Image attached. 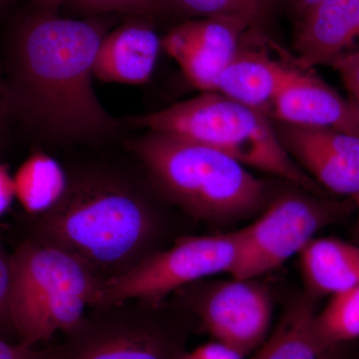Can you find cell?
I'll use <instances>...</instances> for the list:
<instances>
[{"instance_id":"obj_31","label":"cell","mask_w":359,"mask_h":359,"mask_svg":"<svg viewBox=\"0 0 359 359\" xmlns=\"http://www.w3.org/2000/svg\"><path fill=\"white\" fill-rule=\"evenodd\" d=\"M358 242H359V238H358Z\"/></svg>"},{"instance_id":"obj_28","label":"cell","mask_w":359,"mask_h":359,"mask_svg":"<svg viewBox=\"0 0 359 359\" xmlns=\"http://www.w3.org/2000/svg\"><path fill=\"white\" fill-rule=\"evenodd\" d=\"M9 117H11V114L7 100L6 79L2 77L0 72V134L6 125L7 118Z\"/></svg>"},{"instance_id":"obj_27","label":"cell","mask_w":359,"mask_h":359,"mask_svg":"<svg viewBox=\"0 0 359 359\" xmlns=\"http://www.w3.org/2000/svg\"><path fill=\"white\" fill-rule=\"evenodd\" d=\"M320 1L321 0H282V6L287 7L295 22Z\"/></svg>"},{"instance_id":"obj_24","label":"cell","mask_w":359,"mask_h":359,"mask_svg":"<svg viewBox=\"0 0 359 359\" xmlns=\"http://www.w3.org/2000/svg\"><path fill=\"white\" fill-rule=\"evenodd\" d=\"M51 346L39 348L0 337V359H50Z\"/></svg>"},{"instance_id":"obj_2","label":"cell","mask_w":359,"mask_h":359,"mask_svg":"<svg viewBox=\"0 0 359 359\" xmlns=\"http://www.w3.org/2000/svg\"><path fill=\"white\" fill-rule=\"evenodd\" d=\"M107 26L61 18L39 8L16 25L7 55V100L16 117L45 140L89 143L119 122L94 91V63Z\"/></svg>"},{"instance_id":"obj_1","label":"cell","mask_w":359,"mask_h":359,"mask_svg":"<svg viewBox=\"0 0 359 359\" xmlns=\"http://www.w3.org/2000/svg\"><path fill=\"white\" fill-rule=\"evenodd\" d=\"M66 172L57 204L35 216L23 214V238L76 257L105 287L174 243L165 209L171 205L139 163L136 169L95 161Z\"/></svg>"},{"instance_id":"obj_6","label":"cell","mask_w":359,"mask_h":359,"mask_svg":"<svg viewBox=\"0 0 359 359\" xmlns=\"http://www.w3.org/2000/svg\"><path fill=\"white\" fill-rule=\"evenodd\" d=\"M191 318L174 306L130 299L90 309L50 359H178Z\"/></svg>"},{"instance_id":"obj_20","label":"cell","mask_w":359,"mask_h":359,"mask_svg":"<svg viewBox=\"0 0 359 359\" xmlns=\"http://www.w3.org/2000/svg\"><path fill=\"white\" fill-rule=\"evenodd\" d=\"M80 11L87 13H120L152 18L168 8V0H74Z\"/></svg>"},{"instance_id":"obj_13","label":"cell","mask_w":359,"mask_h":359,"mask_svg":"<svg viewBox=\"0 0 359 359\" xmlns=\"http://www.w3.org/2000/svg\"><path fill=\"white\" fill-rule=\"evenodd\" d=\"M162 47V39L149 23H125L104 37L97 51L94 77L108 83H147Z\"/></svg>"},{"instance_id":"obj_12","label":"cell","mask_w":359,"mask_h":359,"mask_svg":"<svg viewBox=\"0 0 359 359\" xmlns=\"http://www.w3.org/2000/svg\"><path fill=\"white\" fill-rule=\"evenodd\" d=\"M297 65L306 69L332 65L359 49V0H321L294 22Z\"/></svg>"},{"instance_id":"obj_8","label":"cell","mask_w":359,"mask_h":359,"mask_svg":"<svg viewBox=\"0 0 359 359\" xmlns=\"http://www.w3.org/2000/svg\"><path fill=\"white\" fill-rule=\"evenodd\" d=\"M351 202L287 195L271 203L254 224L238 230V259L231 278L252 280L299 255L330 224L348 216Z\"/></svg>"},{"instance_id":"obj_3","label":"cell","mask_w":359,"mask_h":359,"mask_svg":"<svg viewBox=\"0 0 359 359\" xmlns=\"http://www.w3.org/2000/svg\"><path fill=\"white\" fill-rule=\"evenodd\" d=\"M127 150L161 197L197 221H241L266 207L268 188L237 160L174 135L147 131Z\"/></svg>"},{"instance_id":"obj_23","label":"cell","mask_w":359,"mask_h":359,"mask_svg":"<svg viewBox=\"0 0 359 359\" xmlns=\"http://www.w3.org/2000/svg\"><path fill=\"white\" fill-rule=\"evenodd\" d=\"M339 73L349 94V102L359 118V49L341 56L330 65Z\"/></svg>"},{"instance_id":"obj_22","label":"cell","mask_w":359,"mask_h":359,"mask_svg":"<svg viewBox=\"0 0 359 359\" xmlns=\"http://www.w3.org/2000/svg\"><path fill=\"white\" fill-rule=\"evenodd\" d=\"M309 128V127H308ZM339 159L359 170V136L327 128H309Z\"/></svg>"},{"instance_id":"obj_11","label":"cell","mask_w":359,"mask_h":359,"mask_svg":"<svg viewBox=\"0 0 359 359\" xmlns=\"http://www.w3.org/2000/svg\"><path fill=\"white\" fill-rule=\"evenodd\" d=\"M268 41L266 32L250 29L242 46L222 70L215 92L271 119L290 58L273 57L266 48Z\"/></svg>"},{"instance_id":"obj_9","label":"cell","mask_w":359,"mask_h":359,"mask_svg":"<svg viewBox=\"0 0 359 359\" xmlns=\"http://www.w3.org/2000/svg\"><path fill=\"white\" fill-rule=\"evenodd\" d=\"M176 308L197 320L205 332L243 356L264 344L273 316L266 287L252 280H208L175 292Z\"/></svg>"},{"instance_id":"obj_14","label":"cell","mask_w":359,"mask_h":359,"mask_svg":"<svg viewBox=\"0 0 359 359\" xmlns=\"http://www.w3.org/2000/svg\"><path fill=\"white\" fill-rule=\"evenodd\" d=\"M314 302L306 294L290 304L252 359H351V346L327 344L318 335Z\"/></svg>"},{"instance_id":"obj_25","label":"cell","mask_w":359,"mask_h":359,"mask_svg":"<svg viewBox=\"0 0 359 359\" xmlns=\"http://www.w3.org/2000/svg\"><path fill=\"white\" fill-rule=\"evenodd\" d=\"M178 359H244L242 354L219 341L197 347L192 351H185Z\"/></svg>"},{"instance_id":"obj_10","label":"cell","mask_w":359,"mask_h":359,"mask_svg":"<svg viewBox=\"0 0 359 359\" xmlns=\"http://www.w3.org/2000/svg\"><path fill=\"white\" fill-rule=\"evenodd\" d=\"M273 121L358 135L359 118L348 100L290 59L273 104Z\"/></svg>"},{"instance_id":"obj_19","label":"cell","mask_w":359,"mask_h":359,"mask_svg":"<svg viewBox=\"0 0 359 359\" xmlns=\"http://www.w3.org/2000/svg\"><path fill=\"white\" fill-rule=\"evenodd\" d=\"M314 325L325 342L335 346H351L359 339V285L332 295Z\"/></svg>"},{"instance_id":"obj_7","label":"cell","mask_w":359,"mask_h":359,"mask_svg":"<svg viewBox=\"0 0 359 359\" xmlns=\"http://www.w3.org/2000/svg\"><path fill=\"white\" fill-rule=\"evenodd\" d=\"M238 231L224 235L181 236L166 249L106 285L95 306L130 299L161 304L187 285L219 273H231L238 259Z\"/></svg>"},{"instance_id":"obj_4","label":"cell","mask_w":359,"mask_h":359,"mask_svg":"<svg viewBox=\"0 0 359 359\" xmlns=\"http://www.w3.org/2000/svg\"><path fill=\"white\" fill-rule=\"evenodd\" d=\"M147 131L174 135L216 149L247 168L280 177L311 194L323 188L285 151L273 120L216 92L130 120Z\"/></svg>"},{"instance_id":"obj_17","label":"cell","mask_w":359,"mask_h":359,"mask_svg":"<svg viewBox=\"0 0 359 359\" xmlns=\"http://www.w3.org/2000/svg\"><path fill=\"white\" fill-rule=\"evenodd\" d=\"M13 180L23 212L35 216L57 204L67 187V172L57 160L39 151L22 163Z\"/></svg>"},{"instance_id":"obj_16","label":"cell","mask_w":359,"mask_h":359,"mask_svg":"<svg viewBox=\"0 0 359 359\" xmlns=\"http://www.w3.org/2000/svg\"><path fill=\"white\" fill-rule=\"evenodd\" d=\"M308 294L334 295L359 285V245L337 238H314L299 255Z\"/></svg>"},{"instance_id":"obj_5","label":"cell","mask_w":359,"mask_h":359,"mask_svg":"<svg viewBox=\"0 0 359 359\" xmlns=\"http://www.w3.org/2000/svg\"><path fill=\"white\" fill-rule=\"evenodd\" d=\"M11 314L18 342L37 347L66 334L95 306L105 285L76 257L23 238L11 252Z\"/></svg>"},{"instance_id":"obj_26","label":"cell","mask_w":359,"mask_h":359,"mask_svg":"<svg viewBox=\"0 0 359 359\" xmlns=\"http://www.w3.org/2000/svg\"><path fill=\"white\" fill-rule=\"evenodd\" d=\"M15 198L13 176L8 168L0 161V218L11 209Z\"/></svg>"},{"instance_id":"obj_21","label":"cell","mask_w":359,"mask_h":359,"mask_svg":"<svg viewBox=\"0 0 359 359\" xmlns=\"http://www.w3.org/2000/svg\"><path fill=\"white\" fill-rule=\"evenodd\" d=\"M13 280V255L0 237V337L7 341L18 342L11 314Z\"/></svg>"},{"instance_id":"obj_29","label":"cell","mask_w":359,"mask_h":359,"mask_svg":"<svg viewBox=\"0 0 359 359\" xmlns=\"http://www.w3.org/2000/svg\"><path fill=\"white\" fill-rule=\"evenodd\" d=\"M35 6L42 11H49V13H54L58 7L65 4H70L74 0H32Z\"/></svg>"},{"instance_id":"obj_15","label":"cell","mask_w":359,"mask_h":359,"mask_svg":"<svg viewBox=\"0 0 359 359\" xmlns=\"http://www.w3.org/2000/svg\"><path fill=\"white\" fill-rule=\"evenodd\" d=\"M278 138L290 157L321 187L346 197L359 193V170L339 159L308 127L273 121Z\"/></svg>"},{"instance_id":"obj_18","label":"cell","mask_w":359,"mask_h":359,"mask_svg":"<svg viewBox=\"0 0 359 359\" xmlns=\"http://www.w3.org/2000/svg\"><path fill=\"white\" fill-rule=\"evenodd\" d=\"M282 0H168V8L193 18H226L266 32Z\"/></svg>"},{"instance_id":"obj_30","label":"cell","mask_w":359,"mask_h":359,"mask_svg":"<svg viewBox=\"0 0 359 359\" xmlns=\"http://www.w3.org/2000/svg\"><path fill=\"white\" fill-rule=\"evenodd\" d=\"M8 1H11V0H0V7L6 6Z\"/></svg>"}]
</instances>
